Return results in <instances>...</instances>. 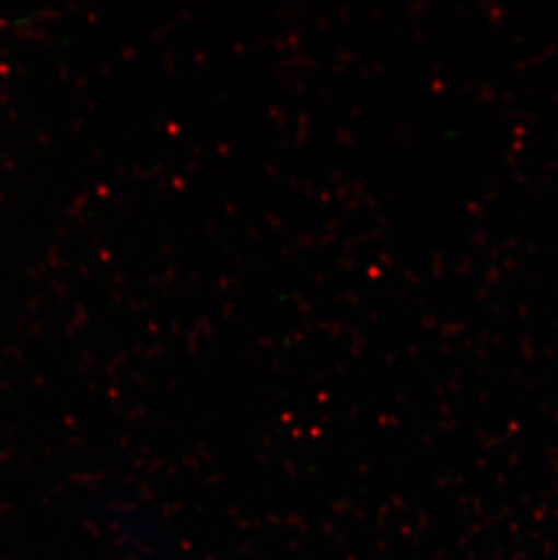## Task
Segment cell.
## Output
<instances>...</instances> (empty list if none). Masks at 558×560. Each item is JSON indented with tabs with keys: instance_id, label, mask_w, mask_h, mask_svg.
<instances>
[{
	"instance_id": "obj_1",
	"label": "cell",
	"mask_w": 558,
	"mask_h": 560,
	"mask_svg": "<svg viewBox=\"0 0 558 560\" xmlns=\"http://www.w3.org/2000/svg\"><path fill=\"white\" fill-rule=\"evenodd\" d=\"M101 521L118 550L132 559L154 560L171 545L164 512L140 493H118L104 501Z\"/></svg>"
}]
</instances>
